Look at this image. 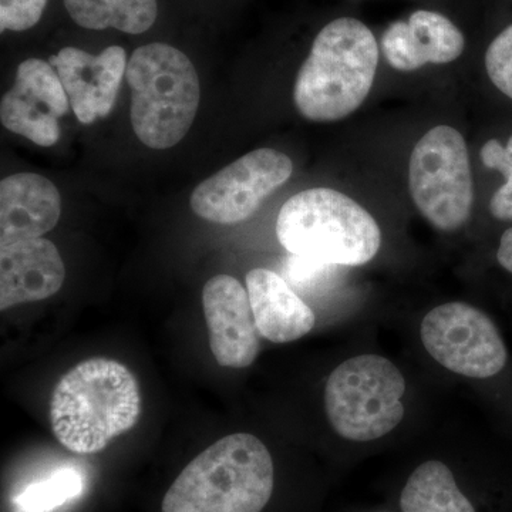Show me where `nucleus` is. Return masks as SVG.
<instances>
[{
	"label": "nucleus",
	"mask_w": 512,
	"mask_h": 512,
	"mask_svg": "<svg viewBox=\"0 0 512 512\" xmlns=\"http://www.w3.org/2000/svg\"><path fill=\"white\" fill-rule=\"evenodd\" d=\"M271 453L258 437L229 434L194 458L164 495L163 512H261L274 493Z\"/></svg>",
	"instance_id": "nucleus-2"
},
{
	"label": "nucleus",
	"mask_w": 512,
	"mask_h": 512,
	"mask_svg": "<svg viewBox=\"0 0 512 512\" xmlns=\"http://www.w3.org/2000/svg\"><path fill=\"white\" fill-rule=\"evenodd\" d=\"M485 69L494 86L512 99V26L503 30L488 47Z\"/></svg>",
	"instance_id": "nucleus-21"
},
{
	"label": "nucleus",
	"mask_w": 512,
	"mask_h": 512,
	"mask_svg": "<svg viewBox=\"0 0 512 512\" xmlns=\"http://www.w3.org/2000/svg\"><path fill=\"white\" fill-rule=\"evenodd\" d=\"M497 259L500 265L512 274V228L507 229L501 237L500 247L497 251Z\"/></svg>",
	"instance_id": "nucleus-23"
},
{
	"label": "nucleus",
	"mask_w": 512,
	"mask_h": 512,
	"mask_svg": "<svg viewBox=\"0 0 512 512\" xmlns=\"http://www.w3.org/2000/svg\"><path fill=\"white\" fill-rule=\"evenodd\" d=\"M400 507L402 512H476L450 468L436 460L413 471L404 485Z\"/></svg>",
	"instance_id": "nucleus-17"
},
{
	"label": "nucleus",
	"mask_w": 512,
	"mask_h": 512,
	"mask_svg": "<svg viewBox=\"0 0 512 512\" xmlns=\"http://www.w3.org/2000/svg\"><path fill=\"white\" fill-rule=\"evenodd\" d=\"M70 101L52 64L28 59L19 64L15 84L0 103V120L12 133L39 147L55 146L62 136L59 120Z\"/></svg>",
	"instance_id": "nucleus-10"
},
{
	"label": "nucleus",
	"mask_w": 512,
	"mask_h": 512,
	"mask_svg": "<svg viewBox=\"0 0 512 512\" xmlns=\"http://www.w3.org/2000/svg\"><path fill=\"white\" fill-rule=\"evenodd\" d=\"M406 380L389 359L360 355L330 373L325 387L326 414L333 430L350 441H373L399 426Z\"/></svg>",
	"instance_id": "nucleus-6"
},
{
	"label": "nucleus",
	"mask_w": 512,
	"mask_h": 512,
	"mask_svg": "<svg viewBox=\"0 0 512 512\" xmlns=\"http://www.w3.org/2000/svg\"><path fill=\"white\" fill-rule=\"evenodd\" d=\"M379 64L372 30L353 18L333 20L313 40L293 87L305 119L330 123L355 113L369 96Z\"/></svg>",
	"instance_id": "nucleus-3"
},
{
	"label": "nucleus",
	"mask_w": 512,
	"mask_h": 512,
	"mask_svg": "<svg viewBox=\"0 0 512 512\" xmlns=\"http://www.w3.org/2000/svg\"><path fill=\"white\" fill-rule=\"evenodd\" d=\"M202 309L212 355L222 367L245 369L258 357L261 342L248 291L231 275H217L202 289Z\"/></svg>",
	"instance_id": "nucleus-11"
},
{
	"label": "nucleus",
	"mask_w": 512,
	"mask_h": 512,
	"mask_svg": "<svg viewBox=\"0 0 512 512\" xmlns=\"http://www.w3.org/2000/svg\"><path fill=\"white\" fill-rule=\"evenodd\" d=\"M245 284L262 338L272 343L295 342L315 326V313L276 272L252 269Z\"/></svg>",
	"instance_id": "nucleus-16"
},
{
	"label": "nucleus",
	"mask_w": 512,
	"mask_h": 512,
	"mask_svg": "<svg viewBox=\"0 0 512 512\" xmlns=\"http://www.w3.org/2000/svg\"><path fill=\"white\" fill-rule=\"evenodd\" d=\"M421 342L450 372L473 379L497 376L508 352L493 320L464 302L437 306L421 322Z\"/></svg>",
	"instance_id": "nucleus-8"
},
{
	"label": "nucleus",
	"mask_w": 512,
	"mask_h": 512,
	"mask_svg": "<svg viewBox=\"0 0 512 512\" xmlns=\"http://www.w3.org/2000/svg\"><path fill=\"white\" fill-rule=\"evenodd\" d=\"M414 204L440 231H456L470 218L473 175L463 136L450 126L431 128L414 147L409 165Z\"/></svg>",
	"instance_id": "nucleus-7"
},
{
	"label": "nucleus",
	"mask_w": 512,
	"mask_h": 512,
	"mask_svg": "<svg viewBox=\"0 0 512 512\" xmlns=\"http://www.w3.org/2000/svg\"><path fill=\"white\" fill-rule=\"evenodd\" d=\"M292 173L293 163L286 154L258 148L198 184L191 194V210L214 224L247 221Z\"/></svg>",
	"instance_id": "nucleus-9"
},
{
	"label": "nucleus",
	"mask_w": 512,
	"mask_h": 512,
	"mask_svg": "<svg viewBox=\"0 0 512 512\" xmlns=\"http://www.w3.org/2000/svg\"><path fill=\"white\" fill-rule=\"evenodd\" d=\"M70 18L84 29H117L140 35L157 19V0H64Z\"/></svg>",
	"instance_id": "nucleus-18"
},
{
	"label": "nucleus",
	"mask_w": 512,
	"mask_h": 512,
	"mask_svg": "<svg viewBox=\"0 0 512 512\" xmlns=\"http://www.w3.org/2000/svg\"><path fill=\"white\" fill-rule=\"evenodd\" d=\"M126 79L138 140L154 150L177 146L190 131L201 99L200 79L188 56L165 43L138 47L128 60Z\"/></svg>",
	"instance_id": "nucleus-5"
},
{
	"label": "nucleus",
	"mask_w": 512,
	"mask_h": 512,
	"mask_svg": "<svg viewBox=\"0 0 512 512\" xmlns=\"http://www.w3.org/2000/svg\"><path fill=\"white\" fill-rule=\"evenodd\" d=\"M66 268L59 249L45 238L0 245V309L43 301L60 291Z\"/></svg>",
	"instance_id": "nucleus-13"
},
{
	"label": "nucleus",
	"mask_w": 512,
	"mask_h": 512,
	"mask_svg": "<svg viewBox=\"0 0 512 512\" xmlns=\"http://www.w3.org/2000/svg\"><path fill=\"white\" fill-rule=\"evenodd\" d=\"M141 416L136 376L106 357L84 360L56 384L50 424L56 439L72 453L96 454L114 437L134 429Z\"/></svg>",
	"instance_id": "nucleus-1"
},
{
	"label": "nucleus",
	"mask_w": 512,
	"mask_h": 512,
	"mask_svg": "<svg viewBox=\"0 0 512 512\" xmlns=\"http://www.w3.org/2000/svg\"><path fill=\"white\" fill-rule=\"evenodd\" d=\"M84 490L82 474L74 468H62L45 480L28 485L16 497L19 512H50L79 497Z\"/></svg>",
	"instance_id": "nucleus-19"
},
{
	"label": "nucleus",
	"mask_w": 512,
	"mask_h": 512,
	"mask_svg": "<svg viewBox=\"0 0 512 512\" xmlns=\"http://www.w3.org/2000/svg\"><path fill=\"white\" fill-rule=\"evenodd\" d=\"M480 157L485 167L500 171L505 177V184L491 198V214L497 220L512 221V137L507 146L495 138L487 141L481 148Z\"/></svg>",
	"instance_id": "nucleus-20"
},
{
	"label": "nucleus",
	"mask_w": 512,
	"mask_h": 512,
	"mask_svg": "<svg viewBox=\"0 0 512 512\" xmlns=\"http://www.w3.org/2000/svg\"><path fill=\"white\" fill-rule=\"evenodd\" d=\"M62 215V197L43 175L19 173L0 183V245L42 238Z\"/></svg>",
	"instance_id": "nucleus-15"
},
{
	"label": "nucleus",
	"mask_w": 512,
	"mask_h": 512,
	"mask_svg": "<svg viewBox=\"0 0 512 512\" xmlns=\"http://www.w3.org/2000/svg\"><path fill=\"white\" fill-rule=\"evenodd\" d=\"M70 106L82 124L106 119L116 104L123 76H126L127 53L123 47H106L99 55H90L77 47H64L50 57Z\"/></svg>",
	"instance_id": "nucleus-12"
},
{
	"label": "nucleus",
	"mask_w": 512,
	"mask_h": 512,
	"mask_svg": "<svg viewBox=\"0 0 512 512\" xmlns=\"http://www.w3.org/2000/svg\"><path fill=\"white\" fill-rule=\"evenodd\" d=\"M276 237L289 254L325 265H365L382 245L372 214L330 188H311L289 198L279 211Z\"/></svg>",
	"instance_id": "nucleus-4"
},
{
	"label": "nucleus",
	"mask_w": 512,
	"mask_h": 512,
	"mask_svg": "<svg viewBox=\"0 0 512 512\" xmlns=\"http://www.w3.org/2000/svg\"><path fill=\"white\" fill-rule=\"evenodd\" d=\"M49 0H0V30L23 32L37 25Z\"/></svg>",
	"instance_id": "nucleus-22"
},
{
	"label": "nucleus",
	"mask_w": 512,
	"mask_h": 512,
	"mask_svg": "<svg viewBox=\"0 0 512 512\" xmlns=\"http://www.w3.org/2000/svg\"><path fill=\"white\" fill-rule=\"evenodd\" d=\"M383 55L393 69L413 72L424 64L454 62L463 53L464 36L441 13L417 10L394 22L382 37Z\"/></svg>",
	"instance_id": "nucleus-14"
}]
</instances>
